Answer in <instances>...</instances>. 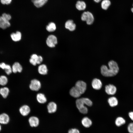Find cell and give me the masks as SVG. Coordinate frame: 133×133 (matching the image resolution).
<instances>
[{"label":"cell","instance_id":"obj_1","mask_svg":"<svg viewBox=\"0 0 133 133\" xmlns=\"http://www.w3.org/2000/svg\"><path fill=\"white\" fill-rule=\"evenodd\" d=\"M109 69L105 65H102L100 68L102 75L105 77L114 76L118 73L119 68L117 63L113 60H111L108 63Z\"/></svg>","mask_w":133,"mask_h":133},{"label":"cell","instance_id":"obj_2","mask_svg":"<svg viewBox=\"0 0 133 133\" xmlns=\"http://www.w3.org/2000/svg\"><path fill=\"white\" fill-rule=\"evenodd\" d=\"M77 108L81 113L85 114L88 112V109L84 105L91 106L92 105V102L89 99L87 98H82L77 99L76 102Z\"/></svg>","mask_w":133,"mask_h":133},{"label":"cell","instance_id":"obj_3","mask_svg":"<svg viewBox=\"0 0 133 133\" xmlns=\"http://www.w3.org/2000/svg\"><path fill=\"white\" fill-rule=\"evenodd\" d=\"M81 19L82 21H86V23L88 25L92 24L94 20L93 14L89 11L83 12L81 15Z\"/></svg>","mask_w":133,"mask_h":133},{"label":"cell","instance_id":"obj_4","mask_svg":"<svg viewBox=\"0 0 133 133\" xmlns=\"http://www.w3.org/2000/svg\"><path fill=\"white\" fill-rule=\"evenodd\" d=\"M75 87L82 95L84 93L86 90V84L83 81H78L76 83Z\"/></svg>","mask_w":133,"mask_h":133},{"label":"cell","instance_id":"obj_5","mask_svg":"<svg viewBox=\"0 0 133 133\" xmlns=\"http://www.w3.org/2000/svg\"><path fill=\"white\" fill-rule=\"evenodd\" d=\"M57 39L54 35H51L48 36L46 41V44L49 47H54L57 44Z\"/></svg>","mask_w":133,"mask_h":133},{"label":"cell","instance_id":"obj_6","mask_svg":"<svg viewBox=\"0 0 133 133\" xmlns=\"http://www.w3.org/2000/svg\"><path fill=\"white\" fill-rule=\"evenodd\" d=\"M41 87V83L40 82L36 79L32 80L29 85L30 89L33 91H38Z\"/></svg>","mask_w":133,"mask_h":133},{"label":"cell","instance_id":"obj_7","mask_svg":"<svg viewBox=\"0 0 133 133\" xmlns=\"http://www.w3.org/2000/svg\"><path fill=\"white\" fill-rule=\"evenodd\" d=\"M105 91L108 95H114L116 93V88L114 85L109 84L105 86Z\"/></svg>","mask_w":133,"mask_h":133},{"label":"cell","instance_id":"obj_8","mask_svg":"<svg viewBox=\"0 0 133 133\" xmlns=\"http://www.w3.org/2000/svg\"><path fill=\"white\" fill-rule=\"evenodd\" d=\"M92 85L94 89L96 90H99L102 87V84L100 80L95 78L92 81Z\"/></svg>","mask_w":133,"mask_h":133},{"label":"cell","instance_id":"obj_9","mask_svg":"<svg viewBox=\"0 0 133 133\" xmlns=\"http://www.w3.org/2000/svg\"><path fill=\"white\" fill-rule=\"evenodd\" d=\"M30 125L32 127H37L39 124V120L36 117L32 116L30 117L28 120Z\"/></svg>","mask_w":133,"mask_h":133},{"label":"cell","instance_id":"obj_10","mask_svg":"<svg viewBox=\"0 0 133 133\" xmlns=\"http://www.w3.org/2000/svg\"><path fill=\"white\" fill-rule=\"evenodd\" d=\"M65 26L66 28L71 31H74L76 27V24L72 20H67L65 23Z\"/></svg>","mask_w":133,"mask_h":133},{"label":"cell","instance_id":"obj_11","mask_svg":"<svg viewBox=\"0 0 133 133\" xmlns=\"http://www.w3.org/2000/svg\"><path fill=\"white\" fill-rule=\"evenodd\" d=\"M19 112L23 116H26L30 113V109L28 105H24L22 106L19 109Z\"/></svg>","mask_w":133,"mask_h":133},{"label":"cell","instance_id":"obj_12","mask_svg":"<svg viewBox=\"0 0 133 133\" xmlns=\"http://www.w3.org/2000/svg\"><path fill=\"white\" fill-rule=\"evenodd\" d=\"M0 68L4 69L5 73L8 75L10 74L12 72V68L11 66L4 62L0 63Z\"/></svg>","mask_w":133,"mask_h":133},{"label":"cell","instance_id":"obj_13","mask_svg":"<svg viewBox=\"0 0 133 133\" xmlns=\"http://www.w3.org/2000/svg\"><path fill=\"white\" fill-rule=\"evenodd\" d=\"M10 121L9 116L7 114L2 113L0 115V123L3 124H7Z\"/></svg>","mask_w":133,"mask_h":133},{"label":"cell","instance_id":"obj_14","mask_svg":"<svg viewBox=\"0 0 133 133\" xmlns=\"http://www.w3.org/2000/svg\"><path fill=\"white\" fill-rule=\"evenodd\" d=\"M10 26V23L9 21L5 20L2 16L0 17V28L5 29Z\"/></svg>","mask_w":133,"mask_h":133},{"label":"cell","instance_id":"obj_15","mask_svg":"<svg viewBox=\"0 0 133 133\" xmlns=\"http://www.w3.org/2000/svg\"><path fill=\"white\" fill-rule=\"evenodd\" d=\"M12 71L14 73H16L17 72H21L22 70V66L18 62L14 63L12 66Z\"/></svg>","mask_w":133,"mask_h":133},{"label":"cell","instance_id":"obj_16","mask_svg":"<svg viewBox=\"0 0 133 133\" xmlns=\"http://www.w3.org/2000/svg\"><path fill=\"white\" fill-rule=\"evenodd\" d=\"M47 109L49 113H52L55 112L57 109V105L54 102H49L47 105Z\"/></svg>","mask_w":133,"mask_h":133},{"label":"cell","instance_id":"obj_17","mask_svg":"<svg viewBox=\"0 0 133 133\" xmlns=\"http://www.w3.org/2000/svg\"><path fill=\"white\" fill-rule=\"evenodd\" d=\"M10 36L12 40L15 42L20 41L22 35L21 32L17 31L16 33H12L10 35Z\"/></svg>","mask_w":133,"mask_h":133},{"label":"cell","instance_id":"obj_18","mask_svg":"<svg viewBox=\"0 0 133 133\" xmlns=\"http://www.w3.org/2000/svg\"><path fill=\"white\" fill-rule=\"evenodd\" d=\"M69 93L71 96L75 98H79L81 95L75 86L73 87L71 89Z\"/></svg>","mask_w":133,"mask_h":133},{"label":"cell","instance_id":"obj_19","mask_svg":"<svg viewBox=\"0 0 133 133\" xmlns=\"http://www.w3.org/2000/svg\"><path fill=\"white\" fill-rule=\"evenodd\" d=\"M76 8L80 11L84 10L86 7V5L84 2L83 1H78L76 4Z\"/></svg>","mask_w":133,"mask_h":133},{"label":"cell","instance_id":"obj_20","mask_svg":"<svg viewBox=\"0 0 133 133\" xmlns=\"http://www.w3.org/2000/svg\"><path fill=\"white\" fill-rule=\"evenodd\" d=\"M34 6L37 8L43 6L48 0H32Z\"/></svg>","mask_w":133,"mask_h":133},{"label":"cell","instance_id":"obj_21","mask_svg":"<svg viewBox=\"0 0 133 133\" xmlns=\"http://www.w3.org/2000/svg\"><path fill=\"white\" fill-rule=\"evenodd\" d=\"M82 123L83 125L86 128H88L92 124L91 120L88 118L85 117L83 118L82 120Z\"/></svg>","mask_w":133,"mask_h":133},{"label":"cell","instance_id":"obj_22","mask_svg":"<svg viewBox=\"0 0 133 133\" xmlns=\"http://www.w3.org/2000/svg\"><path fill=\"white\" fill-rule=\"evenodd\" d=\"M38 71L40 74L45 75L47 74L48 70L46 66L45 65L42 64L38 66Z\"/></svg>","mask_w":133,"mask_h":133},{"label":"cell","instance_id":"obj_23","mask_svg":"<svg viewBox=\"0 0 133 133\" xmlns=\"http://www.w3.org/2000/svg\"><path fill=\"white\" fill-rule=\"evenodd\" d=\"M36 99L38 101L41 103H45L47 100L44 94L41 93L37 94Z\"/></svg>","mask_w":133,"mask_h":133},{"label":"cell","instance_id":"obj_24","mask_svg":"<svg viewBox=\"0 0 133 133\" xmlns=\"http://www.w3.org/2000/svg\"><path fill=\"white\" fill-rule=\"evenodd\" d=\"M108 101L109 105L111 107L115 106L118 104V101L117 98L114 97L109 98Z\"/></svg>","mask_w":133,"mask_h":133},{"label":"cell","instance_id":"obj_25","mask_svg":"<svg viewBox=\"0 0 133 133\" xmlns=\"http://www.w3.org/2000/svg\"><path fill=\"white\" fill-rule=\"evenodd\" d=\"M9 92V90L7 87H4L0 89V94L4 98H6Z\"/></svg>","mask_w":133,"mask_h":133},{"label":"cell","instance_id":"obj_26","mask_svg":"<svg viewBox=\"0 0 133 133\" xmlns=\"http://www.w3.org/2000/svg\"><path fill=\"white\" fill-rule=\"evenodd\" d=\"M111 4V2L109 0H103L101 3V8L103 10H107Z\"/></svg>","mask_w":133,"mask_h":133},{"label":"cell","instance_id":"obj_27","mask_svg":"<svg viewBox=\"0 0 133 133\" xmlns=\"http://www.w3.org/2000/svg\"><path fill=\"white\" fill-rule=\"evenodd\" d=\"M56 28L55 24L53 22L50 23L46 27L47 30L49 32L54 31Z\"/></svg>","mask_w":133,"mask_h":133},{"label":"cell","instance_id":"obj_28","mask_svg":"<svg viewBox=\"0 0 133 133\" xmlns=\"http://www.w3.org/2000/svg\"><path fill=\"white\" fill-rule=\"evenodd\" d=\"M125 120L122 117H117L115 123L116 125L120 126L125 123Z\"/></svg>","mask_w":133,"mask_h":133},{"label":"cell","instance_id":"obj_29","mask_svg":"<svg viewBox=\"0 0 133 133\" xmlns=\"http://www.w3.org/2000/svg\"><path fill=\"white\" fill-rule=\"evenodd\" d=\"M8 80L7 77L4 75L0 76V85H4L7 83Z\"/></svg>","mask_w":133,"mask_h":133},{"label":"cell","instance_id":"obj_30","mask_svg":"<svg viewBox=\"0 0 133 133\" xmlns=\"http://www.w3.org/2000/svg\"><path fill=\"white\" fill-rule=\"evenodd\" d=\"M1 16L4 19L9 21L11 18V16L10 15L5 13L3 14Z\"/></svg>","mask_w":133,"mask_h":133},{"label":"cell","instance_id":"obj_31","mask_svg":"<svg viewBox=\"0 0 133 133\" xmlns=\"http://www.w3.org/2000/svg\"><path fill=\"white\" fill-rule=\"evenodd\" d=\"M127 129L130 133H133V123H131L129 124Z\"/></svg>","mask_w":133,"mask_h":133},{"label":"cell","instance_id":"obj_32","mask_svg":"<svg viewBox=\"0 0 133 133\" xmlns=\"http://www.w3.org/2000/svg\"><path fill=\"white\" fill-rule=\"evenodd\" d=\"M68 133H80L78 130L74 128L69 130L68 132Z\"/></svg>","mask_w":133,"mask_h":133},{"label":"cell","instance_id":"obj_33","mask_svg":"<svg viewBox=\"0 0 133 133\" xmlns=\"http://www.w3.org/2000/svg\"><path fill=\"white\" fill-rule=\"evenodd\" d=\"M12 0H0L1 3L3 4H8L11 2Z\"/></svg>","mask_w":133,"mask_h":133},{"label":"cell","instance_id":"obj_34","mask_svg":"<svg viewBox=\"0 0 133 133\" xmlns=\"http://www.w3.org/2000/svg\"><path fill=\"white\" fill-rule=\"evenodd\" d=\"M43 60V58L40 56H38V57L36 61L37 64H40L42 62Z\"/></svg>","mask_w":133,"mask_h":133},{"label":"cell","instance_id":"obj_35","mask_svg":"<svg viewBox=\"0 0 133 133\" xmlns=\"http://www.w3.org/2000/svg\"><path fill=\"white\" fill-rule=\"evenodd\" d=\"M29 61L30 63L33 66H36L37 64L35 60L31 58L29 60Z\"/></svg>","mask_w":133,"mask_h":133},{"label":"cell","instance_id":"obj_36","mask_svg":"<svg viewBox=\"0 0 133 133\" xmlns=\"http://www.w3.org/2000/svg\"><path fill=\"white\" fill-rule=\"evenodd\" d=\"M129 116L131 119L133 121V112H129Z\"/></svg>","mask_w":133,"mask_h":133},{"label":"cell","instance_id":"obj_37","mask_svg":"<svg viewBox=\"0 0 133 133\" xmlns=\"http://www.w3.org/2000/svg\"><path fill=\"white\" fill-rule=\"evenodd\" d=\"M94 0L96 2L99 3L100 2L101 0Z\"/></svg>","mask_w":133,"mask_h":133},{"label":"cell","instance_id":"obj_38","mask_svg":"<svg viewBox=\"0 0 133 133\" xmlns=\"http://www.w3.org/2000/svg\"><path fill=\"white\" fill-rule=\"evenodd\" d=\"M1 125H0V132L1 131Z\"/></svg>","mask_w":133,"mask_h":133},{"label":"cell","instance_id":"obj_39","mask_svg":"<svg viewBox=\"0 0 133 133\" xmlns=\"http://www.w3.org/2000/svg\"><path fill=\"white\" fill-rule=\"evenodd\" d=\"M131 10L132 12L133 13V8H132L131 9Z\"/></svg>","mask_w":133,"mask_h":133},{"label":"cell","instance_id":"obj_40","mask_svg":"<svg viewBox=\"0 0 133 133\" xmlns=\"http://www.w3.org/2000/svg\"></svg>","mask_w":133,"mask_h":133}]
</instances>
